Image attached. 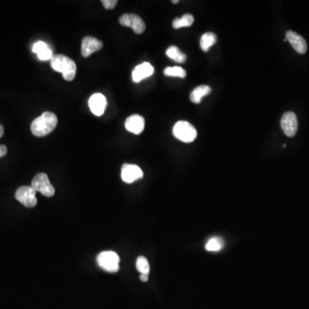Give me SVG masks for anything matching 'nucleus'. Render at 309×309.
Listing matches in <instances>:
<instances>
[{"label":"nucleus","mask_w":309,"mask_h":309,"mask_svg":"<svg viewBox=\"0 0 309 309\" xmlns=\"http://www.w3.org/2000/svg\"><path fill=\"white\" fill-rule=\"evenodd\" d=\"M46 48H48V46L46 45V43L43 42V41H38V42L34 43V45H33V52L34 53H40V52H42L44 50H46Z\"/></svg>","instance_id":"nucleus-23"},{"label":"nucleus","mask_w":309,"mask_h":309,"mask_svg":"<svg viewBox=\"0 0 309 309\" xmlns=\"http://www.w3.org/2000/svg\"><path fill=\"white\" fill-rule=\"evenodd\" d=\"M172 3H179V1H178V0H176V1H172Z\"/></svg>","instance_id":"nucleus-28"},{"label":"nucleus","mask_w":309,"mask_h":309,"mask_svg":"<svg viewBox=\"0 0 309 309\" xmlns=\"http://www.w3.org/2000/svg\"><path fill=\"white\" fill-rule=\"evenodd\" d=\"M144 176L142 169L137 165L133 164H124L121 169V179L126 183H132L134 181L140 180Z\"/></svg>","instance_id":"nucleus-9"},{"label":"nucleus","mask_w":309,"mask_h":309,"mask_svg":"<svg viewBox=\"0 0 309 309\" xmlns=\"http://www.w3.org/2000/svg\"><path fill=\"white\" fill-rule=\"evenodd\" d=\"M37 56H38L39 59L42 60V61H46V60H49V59L51 60V58H52V52L49 47H48V48H46V50H44L40 53H38Z\"/></svg>","instance_id":"nucleus-22"},{"label":"nucleus","mask_w":309,"mask_h":309,"mask_svg":"<svg viewBox=\"0 0 309 309\" xmlns=\"http://www.w3.org/2000/svg\"><path fill=\"white\" fill-rule=\"evenodd\" d=\"M154 73V68L150 63L144 62L138 64L132 71V79L135 83H139L141 80L149 77Z\"/></svg>","instance_id":"nucleus-14"},{"label":"nucleus","mask_w":309,"mask_h":309,"mask_svg":"<svg viewBox=\"0 0 309 309\" xmlns=\"http://www.w3.org/2000/svg\"><path fill=\"white\" fill-rule=\"evenodd\" d=\"M145 121L143 117L138 114H133L128 117L125 122V126L128 132L134 134H140L144 130Z\"/></svg>","instance_id":"nucleus-13"},{"label":"nucleus","mask_w":309,"mask_h":309,"mask_svg":"<svg viewBox=\"0 0 309 309\" xmlns=\"http://www.w3.org/2000/svg\"><path fill=\"white\" fill-rule=\"evenodd\" d=\"M218 40V37L214 34V33H211V32H208V33H205L203 34L201 39H200V47L204 52H208L209 49L211 48V46L214 45L215 43L217 42Z\"/></svg>","instance_id":"nucleus-16"},{"label":"nucleus","mask_w":309,"mask_h":309,"mask_svg":"<svg viewBox=\"0 0 309 309\" xmlns=\"http://www.w3.org/2000/svg\"><path fill=\"white\" fill-rule=\"evenodd\" d=\"M211 92V88L208 85H200L197 87L190 95V100L193 103L199 104L201 102L203 97L205 95H208Z\"/></svg>","instance_id":"nucleus-15"},{"label":"nucleus","mask_w":309,"mask_h":309,"mask_svg":"<svg viewBox=\"0 0 309 309\" xmlns=\"http://www.w3.org/2000/svg\"><path fill=\"white\" fill-rule=\"evenodd\" d=\"M36 191L32 187H19L15 193V198L17 201L24 205L25 207L33 208L37 204Z\"/></svg>","instance_id":"nucleus-6"},{"label":"nucleus","mask_w":309,"mask_h":309,"mask_svg":"<svg viewBox=\"0 0 309 309\" xmlns=\"http://www.w3.org/2000/svg\"><path fill=\"white\" fill-rule=\"evenodd\" d=\"M57 124L58 118L55 114L51 112H45L33 120L31 124V132L34 136L42 138L50 134L55 129Z\"/></svg>","instance_id":"nucleus-1"},{"label":"nucleus","mask_w":309,"mask_h":309,"mask_svg":"<svg viewBox=\"0 0 309 309\" xmlns=\"http://www.w3.org/2000/svg\"><path fill=\"white\" fill-rule=\"evenodd\" d=\"M31 187H33L36 192H39L44 196L48 197V198L53 196L55 193V189L50 182L49 178L44 173L37 174L34 176L31 182Z\"/></svg>","instance_id":"nucleus-5"},{"label":"nucleus","mask_w":309,"mask_h":309,"mask_svg":"<svg viewBox=\"0 0 309 309\" xmlns=\"http://www.w3.org/2000/svg\"><path fill=\"white\" fill-rule=\"evenodd\" d=\"M163 73L167 77H181V78H185L187 77V71L184 70L183 68L179 67V66L167 67L163 71Z\"/></svg>","instance_id":"nucleus-19"},{"label":"nucleus","mask_w":309,"mask_h":309,"mask_svg":"<svg viewBox=\"0 0 309 309\" xmlns=\"http://www.w3.org/2000/svg\"><path fill=\"white\" fill-rule=\"evenodd\" d=\"M223 247H224L223 240L218 237H213L209 240L208 242L206 243L205 249L209 252H218L220 251Z\"/></svg>","instance_id":"nucleus-20"},{"label":"nucleus","mask_w":309,"mask_h":309,"mask_svg":"<svg viewBox=\"0 0 309 309\" xmlns=\"http://www.w3.org/2000/svg\"><path fill=\"white\" fill-rule=\"evenodd\" d=\"M89 106L95 116H101L107 107V99L102 94L95 93L89 98Z\"/></svg>","instance_id":"nucleus-12"},{"label":"nucleus","mask_w":309,"mask_h":309,"mask_svg":"<svg viewBox=\"0 0 309 309\" xmlns=\"http://www.w3.org/2000/svg\"><path fill=\"white\" fill-rule=\"evenodd\" d=\"M166 54L169 58L177 63H184L187 60V55L181 52L177 46H171L166 51Z\"/></svg>","instance_id":"nucleus-17"},{"label":"nucleus","mask_w":309,"mask_h":309,"mask_svg":"<svg viewBox=\"0 0 309 309\" xmlns=\"http://www.w3.org/2000/svg\"><path fill=\"white\" fill-rule=\"evenodd\" d=\"M281 127L287 137H294L298 131V120L296 113L293 112L284 113L281 119Z\"/></svg>","instance_id":"nucleus-8"},{"label":"nucleus","mask_w":309,"mask_h":309,"mask_svg":"<svg viewBox=\"0 0 309 309\" xmlns=\"http://www.w3.org/2000/svg\"><path fill=\"white\" fill-rule=\"evenodd\" d=\"M3 132H4L3 126H2V125H0V138H2V137H3Z\"/></svg>","instance_id":"nucleus-27"},{"label":"nucleus","mask_w":309,"mask_h":309,"mask_svg":"<svg viewBox=\"0 0 309 309\" xmlns=\"http://www.w3.org/2000/svg\"><path fill=\"white\" fill-rule=\"evenodd\" d=\"M140 279L142 282H147L149 279V275L148 274H141Z\"/></svg>","instance_id":"nucleus-26"},{"label":"nucleus","mask_w":309,"mask_h":309,"mask_svg":"<svg viewBox=\"0 0 309 309\" xmlns=\"http://www.w3.org/2000/svg\"><path fill=\"white\" fill-rule=\"evenodd\" d=\"M193 21H194L193 15L191 14H186V15H182L181 17H177L174 20L173 28L178 29V28H184V27H190L193 25Z\"/></svg>","instance_id":"nucleus-18"},{"label":"nucleus","mask_w":309,"mask_h":309,"mask_svg":"<svg viewBox=\"0 0 309 309\" xmlns=\"http://www.w3.org/2000/svg\"><path fill=\"white\" fill-rule=\"evenodd\" d=\"M173 134L175 138L184 142L192 143L197 138V130L193 125L187 121H178L173 128Z\"/></svg>","instance_id":"nucleus-3"},{"label":"nucleus","mask_w":309,"mask_h":309,"mask_svg":"<svg viewBox=\"0 0 309 309\" xmlns=\"http://www.w3.org/2000/svg\"><path fill=\"white\" fill-rule=\"evenodd\" d=\"M285 39L291 43L292 47L296 50V52L300 54H305L308 50V44L305 39L302 35L297 34L294 31L289 30L286 33Z\"/></svg>","instance_id":"nucleus-11"},{"label":"nucleus","mask_w":309,"mask_h":309,"mask_svg":"<svg viewBox=\"0 0 309 309\" xmlns=\"http://www.w3.org/2000/svg\"><path fill=\"white\" fill-rule=\"evenodd\" d=\"M103 47V43L101 40L92 36H86L83 38L81 46V52L83 58H88L92 53L97 52Z\"/></svg>","instance_id":"nucleus-10"},{"label":"nucleus","mask_w":309,"mask_h":309,"mask_svg":"<svg viewBox=\"0 0 309 309\" xmlns=\"http://www.w3.org/2000/svg\"><path fill=\"white\" fill-rule=\"evenodd\" d=\"M136 267L141 274H148L150 273V264L148 262L147 259L143 256L138 258L136 262Z\"/></svg>","instance_id":"nucleus-21"},{"label":"nucleus","mask_w":309,"mask_h":309,"mask_svg":"<svg viewBox=\"0 0 309 309\" xmlns=\"http://www.w3.org/2000/svg\"><path fill=\"white\" fill-rule=\"evenodd\" d=\"M99 267L108 273H116L120 269V257L112 251L102 252L97 256Z\"/></svg>","instance_id":"nucleus-4"},{"label":"nucleus","mask_w":309,"mask_h":309,"mask_svg":"<svg viewBox=\"0 0 309 309\" xmlns=\"http://www.w3.org/2000/svg\"><path fill=\"white\" fill-rule=\"evenodd\" d=\"M7 153V148L5 145H0V158L5 156Z\"/></svg>","instance_id":"nucleus-25"},{"label":"nucleus","mask_w":309,"mask_h":309,"mask_svg":"<svg viewBox=\"0 0 309 309\" xmlns=\"http://www.w3.org/2000/svg\"><path fill=\"white\" fill-rule=\"evenodd\" d=\"M51 66L53 70L60 72L64 80L71 81L76 77L77 64L71 59L63 54H56L51 58Z\"/></svg>","instance_id":"nucleus-2"},{"label":"nucleus","mask_w":309,"mask_h":309,"mask_svg":"<svg viewBox=\"0 0 309 309\" xmlns=\"http://www.w3.org/2000/svg\"><path fill=\"white\" fill-rule=\"evenodd\" d=\"M101 3L103 4L105 9H113L114 7L116 6L118 1L117 0H103L101 1Z\"/></svg>","instance_id":"nucleus-24"},{"label":"nucleus","mask_w":309,"mask_h":309,"mask_svg":"<svg viewBox=\"0 0 309 309\" xmlns=\"http://www.w3.org/2000/svg\"><path fill=\"white\" fill-rule=\"evenodd\" d=\"M120 23L125 27L132 28L136 34H142L145 30V23L140 16L135 14H125L120 17Z\"/></svg>","instance_id":"nucleus-7"}]
</instances>
